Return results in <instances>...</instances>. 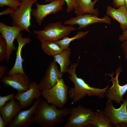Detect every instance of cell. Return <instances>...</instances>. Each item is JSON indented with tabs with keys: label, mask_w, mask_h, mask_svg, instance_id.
<instances>
[{
	"label": "cell",
	"mask_w": 127,
	"mask_h": 127,
	"mask_svg": "<svg viewBox=\"0 0 127 127\" xmlns=\"http://www.w3.org/2000/svg\"><path fill=\"white\" fill-rule=\"evenodd\" d=\"M49 103L46 100H42L33 116L32 124L38 123L43 127H53L63 123L64 117L70 113L71 107L58 109L55 105Z\"/></svg>",
	"instance_id": "1"
},
{
	"label": "cell",
	"mask_w": 127,
	"mask_h": 127,
	"mask_svg": "<svg viewBox=\"0 0 127 127\" xmlns=\"http://www.w3.org/2000/svg\"><path fill=\"white\" fill-rule=\"evenodd\" d=\"M78 62L70 64L67 72L69 75L68 78L74 83V87L68 91V95L73 102L80 101L86 95L95 96L99 98H103L107 92L109 86L102 89L90 86L83 79L78 77L76 73Z\"/></svg>",
	"instance_id": "2"
},
{
	"label": "cell",
	"mask_w": 127,
	"mask_h": 127,
	"mask_svg": "<svg viewBox=\"0 0 127 127\" xmlns=\"http://www.w3.org/2000/svg\"><path fill=\"white\" fill-rule=\"evenodd\" d=\"M76 28L71 25H64L61 21L48 24L41 30H34V33L40 42L45 40L57 41L67 36Z\"/></svg>",
	"instance_id": "3"
},
{
	"label": "cell",
	"mask_w": 127,
	"mask_h": 127,
	"mask_svg": "<svg viewBox=\"0 0 127 127\" xmlns=\"http://www.w3.org/2000/svg\"><path fill=\"white\" fill-rule=\"evenodd\" d=\"M21 3L17 8L10 14L12 21V26L18 27L29 33L28 28L31 22L32 6L37 0H20Z\"/></svg>",
	"instance_id": "4"
},
{
	"label": "cell",
	"mask_w": 127,
	"mask_h": 127,
	"mask_svg": "<svg viewBox=\"0 0 127 127\" xmlns=\"http://www.w3.org/2000/svg\"><path fill=\"white\" fill-rule=\"evenodd\" d=\"M68 91V86L61 78L51 88L42 91L41 95L49 103L61 108L67 101Z\"/></svg>",
	"instance_id": "5"
},
{
	"label": "cell",
	"mask_w": 127,
	"mask_h": 127,
	"mask_svg": "<svg viewBox=\"0 0 127 127\" xmlns=\"http://www.w3.org/2000/svg\"><path fill=\"white\" fill-rule=\"evenodd\" d=\"M94 114L91 109L78 105L72 108L70 116L63 127H89Z\"/></svg>",
	"instance_id": "6"
},
{
	"label": "cell",
	"mask_w": 127,
	"mask_h": 127,
	"mask_svg": "<svg viewBox=\"0 0 127 127\" xmlns=\"http://www.w3.org/2000/svg\"><path fill=\"white\" fill-rule=\"evenodd\" d=\"M123 69L121 66H120L116 71V76L114 77V73L113 72L108 75L111 77V81L112 84L108 88L106 93L105 96L108 99L118 104H121L125 99L123 98V96L127 91V83L123 85L119 84L118 77L120 73L123 71Z\"/></svg>",
	"instance_id": "7"
},
{
	"label": "cell",
	"mask_w": 127,
	"mask_h": 127,
	"mask_svg": "<svg viewBox=\"0 0 127 127\" xmlns=\"http://www.w3.org/2000/svg\"><path fill=\"white\" fill-rule=\"evenodd\" d=\"M65 2L64 0H55L46 4L36 3V8L32 10V14L36 23L41 26L43 19L48 15L51 13L54 14L62 11Z\"/></svg>",
	"instance_id": "8"
},
{
	"label": "cell",
	"mask_w": 127,
	"mask_h": 127,
	"mask_svg": "<svg viewBox=\"0 0 127 127\" xmlns=\"http://www.w3.org/2000/svg\"><path fill=\"white\" fill-rule=\"evenodd\" d=\"M127 96L120 107L116 109L112 101L108 100L106 103L103 113L109 118L112 125H116L122 123H127Z\"/></svg>",
	"instance_id": "9"
},
{
	"label": "cell",
	"mask_w": 127,
	"mask_h": 127,
	"mask_svg": "<svg viewBox=\"0 0 127 127\" xmlns=\"http://www.w3.org/2000/svg\"><path fill=\"white\" fill-rule=\"evenodd\" d=\"M111 18L106 15L103 17L101 18L93 14L86 13L77 15L76 17L65 21L64 24L65 25H78L79 27L77 29L79 30L86 28L90 25L95 23L111 24Z\"/></svg>",
	"instance_id": "10"
},
{
	"label": "cell",
	"mask_w": 127,
	"mask_h": 127,
	"mask_svg": "<svg viewBox=\"0 0 127 127\" xmlns=\"http://www.w3.org/2000/svg\"><path fill=\"white\" fill-rule=\"evenodd\" d=\"M23 30L21 28L16 26H10L0 22V32L2 37L5 40L7 47V54L6 59L9 62L12 52L17 49L13 42L15 39Z\"/></svg>",
	"instance_id": "11"
},
{
	"label": "cell",
	"mask_w": 127,
	"mask_h": 127,
	"mask_svg": "<svg viewBox=\"0 0 127 127\" xmlns=\"http://www.w3.org/2000/svg\"><path fill=\"white\" fill-rule=\"evenodd\" d=\"M57 63L54 60L50 63L43 78L38 84L40 91L51 88L62 78L63 73L58 68Z\"/></svg>",
	"instance_id": "12"
},
{
	"label": "cell",
	"mask_w": 127,
	"mask_h": 127,
	"mask_svg": "<svg viewBox=\"0 0 127 127\" xmlns=\"http://www.w3.org/2000/svg\"><path fill=\"white\" fill-rule=\"evenodd\" d=\"M42 99H36L33 105L28 110L21 111L14 117L9 127H27L32 124V118Z\"/></svg>",
	"instance_id": "13"
},
{
	"label": "cell",
	"mask_w": 127,
	"mask_h": 127,
	"mask_svg": "<svg viewBox=\"0 0 127 127\" xmlns=\"http://www.w3.org/2000/svg\"><path fill=\"white\" fill-rule=\"evenodd\" d=\"M0 80L5 87H11L18 92L28 90L31 82L26 74L19 73L11 75H4Z\"/></svg>",
	"instance_id": "14"
},
{
	"label": "cell",
	"mask_w": 127,
	"mask_h": 127,
	"mask_svg": "<svg viewBox=\"0 0 127 127\" xmlns=\"http://www.w3.org/2000/svg\"><path fill=\"white\" fill-rule=\"evenodd\" d=\"M40 91L38 84L33 81L30 82L28 90L17 91L14 98L20 102L22 109L26 108L31 106L34 99L40 98L42 95Z\"/></svg>",
	"instance_id": "15"
},
{
	"label": "cell",
	"mask_w": 127,
	"mask_h": 127,
	"mask_svg": "<svg viewBox=\"0 0 127 127\" xmlns=\"http://www.w3.org/2000/svg\"><path fill=\"white\" fill-rule=\"evenodd\" d=\"M22 109L20 102L14 98L7 102L0 108V115L5 121L7 126Z\"/></svg>",
	"instance_id": "16"
},
{
	"label": "cell",
	"mask_w": 127,
	"mask_h": 127,
	"mask_svg": "<svg viewBox=\"0 0 127 127\" xmlns=\"http://www.w3.org/2000/svg\"><path fill=\"white\" fill-rule=\"evenodd\" d=\"M21 32L16 38L18 44L16 53V58L15 64L11 69L7 73L8 75H11L14 74L19 73L25 74L24 70L22 63L23 60L21 56V52L23 47L25 45L31 42L29 38H24Z\"/></svg>",
	"instance_id": "17"
},
{
	"label": "cell",
	"mask_w": 127,
	"mask_h": 127,
	"mask_svg": "<svg viewBox=\"0 0 127 127\" xmlns=\"http://www.w3.org/2000/svg\"><path fill=\"white\" fill-rule=\"evenodd\" d=\"M106 15L120 24V27L124 31L127 29V9L125 5L115 8L110 5L107 7Z\"/></svg>",
	"instance_id": "18"
},
{
	"label": "cell",
	"mask_w": 127,
	"mask_h": 127,
	"mask_svg": "<svg viewBox=\"0 0 127 127\" xmlns=\"http://www.w3.org/2000/svg\"><path fill=\"white\" fill-rule=\"evenodd\" d=\"M78 7L74 11V13L77 15L86 13L93 14L98 16L99 11L97 8L95 9L94 6L99 0H76Z\"/></svg>",
	"instance_id": "19"
},
{
	"label": "cell",
	"mask_w": 127,
	"mask_h": 127,
	"mask_svg": "<svg viewBox=\"0 0 127 127\" xmlns=\"http://www.w3.org/2000/svg\"><path fill=\"white\" fill-rule=\"evenodd\" d=\"M71 54V49L69 48L53 56L54 61L59 65L60 71L63 73L67 72L68 66L70 64L69 58Z\"/></svg>",
	"instance_id": "20"
},
{
	"label": "cell",
	"mask_w": 127,
	"mask_h": 127,
	"mask_svg": "<svg viewBox=\"0 0 127 127\" xmlns=\"http://www.w3.org/2000/svg\"><path fill=\"white\" fill-rule=\"evenodd\" d=\"M89 127H111L110 120L102 110H97L95 112L94 116Z\"/></svg>",
	"instance_id": "21"
},
{
	"label": "cell",
	"mask_w": 127,
	"mask_h": 127,
	"mask_svg": "<svg viewBox=\"0 0 127 127\" xmlns=\"http://www.w3.org/2000/svg\"><path fill=\"white\" fill-rule=\"evenodd\" d=\"M41 42L42 49L45 54L49 56H53L63 50L57 44V41L48 40Z\"/></svg>",
	"instance_id": "22"
},
{
	"label": "cell",
	"mask_w": 127,
	"mask_h": 127,
	"mask_svg": "<svg viewBox=\"0 0 127 127\" xmlns=\"http://www.w3.org/2000/svg\"><path fill=\"white\" fill-rule=\"evenodd\" d=\"M89 32V31L84 32L81 31L78 32L77 34L74 36L69 38L66 36L61 40L57 41L58 45L63 50L68 49L70 43L73 41L75 40L80 39L84 37Z\"/></svg>",
	"instance_id": "23"
},
{
	"label": "cell",
	"mask_w": 127,
	"mask_h": 127,
	"mask_svg": "<svg viewBox=\"0 0 127 127\" xmlns=\"http://www.w3.org/2000/svg\"><path fill=\"white\" fill-rule=\"evenodd\" d=\"M7 47L6 42L1 34L0 35V62L6 60L7 54Z\"/></svg>",
	"instance_id": "24"
},
{
	"label": "cell",
	"mask_w": 127,
	"mask_h": 127,
	"mask_svg": "<svg viewBox=\"0 0 127 127\" xmlns=\"http://www.w3.org/2000/svg\"><path fill=\"white\" fill-rule=\"evenodd\" d=\"M21 3L20 0H0V7L3 8L4 6H7L16 10Z\"/></svg>",
	"instance_id": "25"
},
{
	"label": "cell",
	"mask_w": 127,
	"mask_h": 127,
	"mask_svg": "<svg viewBox=\"0 0 127 127\" xmlns=\"http://www.w3.org/2000/svg\"><path fill=\"white\" fill-rule=\"evenodd\" d=\"M64 0L66 2L67 5V13L71 12L72 10H75L77 8L78 5L76 0Z\"/></svg>",
	"instance_id": "26"
},
{
	"label": "cell",
	"mask_w": 127,
	"mask_h": 127,
	"mask_svg": "<svg viewBox=\"0 0 127 127\" xmlns=\"http://www.w3.org/2000/svg\"><path fill=\"white\" fill-rule=\"evenodd\" d=\"M15 95L13 93L4 96H0V108L4 106L8 101L14 98Z\"/></svg>",
	"instance_id": "27"
},
{
	"label": "cell",
	"mask_w": 127,
	"mask_h": 127,
	"mask_svg": "<svg viewBox=\"0 0 127 127\" xmlns=\"http://www.w3.org/2000/svg\"><path fill=\"white\" fill-rule=\"evenodd\" d=\"M125 0H112L114 7L118 8L125 5Z\"/></svg>",
	"instance_id": "28"
},
{
	"label": "cell",
	"mask_w": 127,
	"mask_h": 127,
	"mask_svg": "<svg viewBox=\"0 0 127 127\" xmlns=\"http://www.w3.org/2000/svg\"><path fill=\"white\" fill-rule=\"evenodd\" d=\"M121 47L124 54V58L127 60V40L123 42Z\"/></svg>",
	"instance_id": "29"
},
{
	"label": "cell",
	"mask_w": 127,
	"mask_h": 127,
	"mask_svg": "<svg viewBox=\"0 0 127 127\" xmlns=\"http://www.w3.org/2000/svg\"><path fill=\"white\" fill-rule=\"evenodd\" d=\"M15 10L12 8L9 7L8 8L3 10L0 12V15L1 16L4 15L10 14L13 12Z\"/></svg>",
	"instance_id": "30"
},
{
	"label": "cell",
	"mask_w": 127,
	"mask_h": 127,
	"mask_svg": "<svg viewBox=\"0 0 127 127\" xmlns=\"http://www.w3.org/2000/svg\"><path fill=\"white\" fill-rule=\"evenodd\" d=\"M118 40L122 42L127 40V29L123 31L122 33L118 37Z\"/></svg>",
	"instance_id": "31"
},
{
	"label": "cell",
	"mask_w": 127,
	"mask_h": 127,
	"mask_svg": "<svg viewBox=\"0 0 127 127\" xmlns=\"http://www.w3.org/2000/svg\"><path fill=\"white\" fill-rule=\"evenodd\" d=\"M7 70V67L5 66L0 65V79H1L6 73Z\"/></svg>",
	"instance_id": "32"
},
{
	"label": "cell",
	"mask_w": 127,
	"mask_h": 127,
	"mask_svg": "<svg viewBox=\"0 0 127 127\" xmlns=\"http://www.w3.org/2000/svg\"><path fill=\"white\" fill-rule=\"evenodd\" d=\"M7 126L5 121L0 115V127H5Z\"/></svg>",
	"instance_id": "33"
},
{
	"label": "cell",
	"mask_w": 127,
	"mask_h": 127,
	"mask_svg": "<svg viewBox=\"0 0 127 127\" xmlns=\"http://www.w3.org/2000/svg\"><path fill=\"white\" fill-rule=\"evenodd\" d=\"M117 127H127V123H122L117 125Z\"/></svg>",
	"instance_id": "34"
},
{
	"label": "cell",
	"mask_w": 127,
	"mask_h": 127,
	"mask_svg": "<svg viewBox=\"0 0 127 127\" xmlns=\"http://www.w3.org/2000/svg\"><path fill=\"white\" fill-rule=\"evenodd\" d=\"M46 3L50 2L55 0H44Z\"/></svg>",
	"instance_id": "35"
},
{
	"label": "cell",
	"mask_w": 127,
	"mask_h": 127,
	"mask_svg": "<svg viewBox=\"0 0 127 127\" xmlns=\"http://www.w3.org/2000/svg\"><path fill=\"white\" fill-rule=\"evenodd\" d=\"M125 5L127 9V0H125Z\"/></svg>",
	"instance_id": "36"
}]
</instances>
